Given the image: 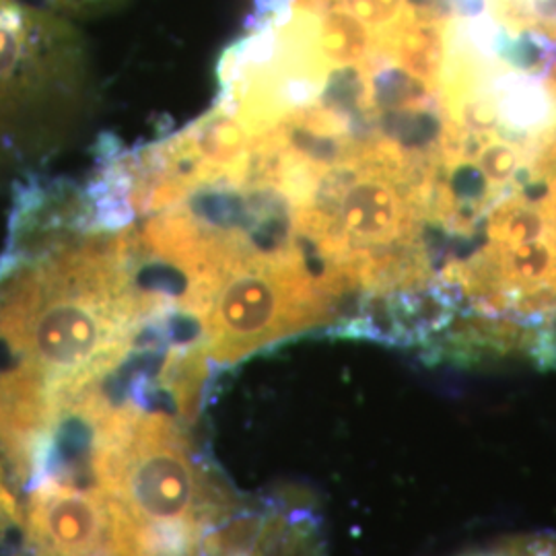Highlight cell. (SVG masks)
Instances as JSON below:
<instances>
[{
	"label": "cell",
	"instance_id": "52a82bcc",
	"mask_svg": "<svg viewBox=\"0 0 556 556\" xmlns=\"http://www.w3.org/2000/svg\"><path fill=\"white\" fill-rule=\"evenodd\" d=\"M521 556H556V540L517 542Z\"/></svg>",
	"mask_w": 556,
	"mask_h": 556
},
{
	"label": "cell",
	"instance_id": "277c9868",
	"mask_svg": "<svg viewBox=\"0 0 556 556\" xmlns=\"http://www.w3.org/2000/svg\"><path fill=\"white\" fill-rule=\"evenodd\" d=\"M200 556H324L319 523L307 507L238 509L204 540Z\"/></svg>",
	"mask_w": 556,
	"mask_h": 556
},
{
	"label": "cell",
	"instance_id": "3957f363",
	"mask_svg": "<svg viewBox=\"0 0 556 556\" xmlns=\"http://www.w3.org/2000/svg\"><path fill=\"white\" fill-rule=\"evenodd\" d=\"M21 523L36 556H160L98 484L50 472L31 484Z\"/></svg>",
	"mask_w": 556,
	"mask_h": 556
},
{
	"label": "cell",
	"instance_id": "5b68a950",
	"mask_svg": "<svg viewBox=\"0 0 556 556\" xmlns=\"http://www.w3.org/2000/svg\"><path fill=\"white\" fill-rule=\"evenodd\" d=\"M472 161L493 184L498 199L505 200L514 194V178L519 167L528 163V147L503 139L497 130L486 132Z\"/></svg>",
	"mask_w": 556,
	"mask_h": 556
},
{
	"label": "cell",
	"instance_id": "7a4b0ae2",
	"mask_svg": "<svg viewBox=\"0 0 556 556\" xmlns=\"http://www.w3.org/2000/svg\"><path fill=\"white\" fill-rule=\"evenodd\" d=\"M87 48L48 7L0 0V167L59 149L85 110Z\"/></svg>",
	"mask_w": 556,
	"mask_h": 556
},
{
	"label": "cell",
	"instance_id": "8992f818",
	"mask_svg": "<svg viewBox=\"0 0 556 556\" xmlns=\"http://www.w3.org/2000/svg\"><path fill=\"white\" fill-rule=\"evenodd\" d=\"M48 9L56 11L60 15L73 20V17H98L105 15L114 9H119L124 0H43Z\"/></svg>",
	"mask_w": 556,
	"mask_h": 556
},
{
	"label": "cell",
	"instance_id": "6da1fadb",
	"mask_svg": "<svg viewBox=\"0 0 556 556\" xmlns=\"http://www.w3.org/2000/svg\"><path fill=\"white\" fill-rule=\"evenodd\" d=\"M103 386L75 400L64 418L89 429L93 484L114 498L160 556H200L204 540L239 507L208 475L178 420L139 400L110 402Z\"/></svg>",
	"mask_w": 556,
	"mask_h": 556
},
{
	"label": "cell",
	"instance_id": "ba28073f",
	"mask_svg": "<svg viewBox=\"0 0 556 556\" xmlns=\"http://www.w3.org/2000/svg\"><path fill=\"white\" fill-rule=\"evenodd\" d=\"M477 556H521V553H519V544H509V546H505V548H501V551H495V553H486V555Z\"/></svg>",
	"mask_w": 556,
	"mask_h": 556
}]
</instances>
